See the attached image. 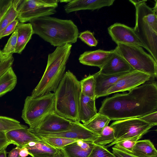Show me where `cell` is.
<instances>
[{
	"mask_svg": "<svg viewBox=\"0 0 157 157\" xmlns=\"http://www.w3.org/2000/svg\"><path fill=\"white\" fill-rule=\"evenodd\" d=\"M129 1L136 8L134 32L157 62V9L149 7L147 0Z\"/></svg>",
	"mask_w": 157,
	"mask_h": 157,
	"instance_id": "obj_5",
	"label": "cell"
},
{
	"mask_svg": "<svg viewBox=\"0 0 157 157\" xmlns=\"http://www.w3.org/2000/svg\"><path fill=\"white\" fill-rule=\"evenodd\" d=\"M21 0H12L11 6L0 23V33L9 24L17 18V7Z\"/></svg>",
	"mask_w": 157,
	"mask_h": 157,
	"instance_id": "obj_26",
	"label": "cell"
},
{
	"mask_svg": "<svg viewBox=\"0 0 157 157\" xmlns=\"http://www.w3.org/2000/svg\"><path fill=\"white\" fill-rule=\"evenodd\" d=\"M112 40L116 43L133 45L143 47L145 46L134 32L133 28L124 24L115 23L108 29Z\"/></svg>",
	"mask_w": 157,
	"mask_h": 157,
	"instance_id": "obj_12",
	"label": "cell"
},
{
	"mask_svg": "<svg viewBox=\"0 0 157 157\" xmlns=\"http://www.w3.org/2000/svg\"><path fill=\"white\" fill-rule=\"evenodd\" d=\"M55 95V111L73 121L79 122L78 112L81 88L80 81L70 71L65 72Z\"/></svg>",
	"mask_w": 157,
	"mask_h": 157,
	"instance_id": "obj_3",
	"label": "cell"
},
{
	"mask_svg": "<svg viewBox=\"0 0 157 157\" xmlns=\"http://www.w3.org/2000/svg\"><path fill=\"white\" fill-rule=\"evenodd\" d=\"M14 61L12 54L5 58L0 64V77L10 67Z\"/></svg>",
	"mask_w": 157,
	"mask_h": 157,
	"instance_id": "obj_35",
	"label": "cell"
},
{
	"mask_svg": "<svg viewBox=\"0 0 157 157\" xmlns=\"http://www.w3.org/2000/svg\"><path fill=\"white\" fill-rule=\"evenodd\" d=\"M63 155L61 152L56 157H63Z\"/></svg>",
	"mask_w": 157,
	"mask_h": 157,
	"instance_id": "obj_46",
	"label": "cell"
},
{
	"mask_svg": "<svg viewBox=\"0 0 157 157\" xmlns=\"http://www.w3.org/2000/svg\"><path fill=\"white\" fill-rule=\"evenodd\" d=\"M139 118L146 122L154 126L157 124V111Z\"/></svg>",
	"mask_w": 157,
	"mask_h": 157,
	"instance_id": "obj_38",
	"label": "cell"
},
{
	"mask_svg": "<svg viewBox=\"0 0 157 157\" xmlns=\"http://www.w3.org/2000/svg\"><path fill=\"white\" fill-rule=\"evenodd\" d=\"M128 72L105 75L101 74L98 72L93 74L95 81L96 99L105 96L109 89L119 79Z\"/></svg>",
	"mask_w": 157,
	"mask_h": 157,
	"instance_id": "obj_17",
	"label": "cell"
},
{
	"mask_svg": "<svg viewBox=\"0 0 157 157\" xmlns=\"http://www.w3.org/2000/svg\"><path fill=\"white\" fill-rule=\"evenodd\" d=\"M114 49L105 51L98 49L84 52L79 58V62L84 65L97 67L100 69L114 52Z\"/></svg>",
	"mask_w": 157,
	"mask_h": 157,
	"instance_id": "obj_16",
	"label": "cell"
},
{
	"mask_svg": "<svg viewBox=\"0 0 157 157\" xmlns=\"http://www.w3.org/2000/svg\"><path fill=\"white\" fill-rule=\"evenodd\" d=\"M20 149L17 147L13 149L9 153L8 157H20L19 154Z\"/></svg>",
	"mask_w": 157,
	"mask_h": 157,
	"instance_id": "obj_41",
	"label": "cell"
},
{
	"mask_svg": "<svg viewBox=\"0 0 157 157\" xmlns=\"http://www.w3.org/2000/svg\"><path fill=\"white\" fill-rule=\"evenodd\" d=\"M113 153L117 157H137L114 145L112 148Z\"/></svg>",
	"mask_w": 157,
	"mask_h": 157,
	"instance_id": "obj_39",
	"label": "cell"
},
{
	"mask_svg": "<svg viewBox=\"0 0 157 157\" xmlns=\"http://www.w3.org/2000/svg\"><path fill=\"white\" fill-rule=\"evenodd\" d=\"M7 57H5L3 55L2 52L1 50L0 49V64L5 58Z\"/></svg>",
	"mask_w": 157,
	"mask_h": 157,
	"instance_id": "obj_44",
	"label": "cell"
},
{
	"mask_svg": "<svg viewBox=\"0 0 157 157\" xmlns=\"http://www.w3.org/2000/svg\"><path fill=\"white\" fill-rule=\"evenodd\" d=\"M17 82V77L11 67L0 77V97L12 90Z\"/></svg>",
	"mask_w": 157,
	"mask_h": 157,
	"instance_id": "obj_25",
	"label": "cell"
},
{
	"mask_svg": "<svg viewBox=\"0 0 157 157\" xmlns=\"http://www.w3.org/2000/svg\"><path fill=\"white\" fill-rule=\"evenodd\" d=\"M72 46L71 44H66L56 47L53 52L48 54L46 68L41 78L32 92V97L55 92L65 73Z\"/></svg>",
	"mask_w": 157,
	"mask_h": 157,
	"instance_id": "obj_4",
	"label": "cell"
},
{
	"mask_svg": "<svg viewBox=\"0 0 157 157\" xmlns=\"http://www.w3.org/2000/svg\"><path fill=\"white\" fill-rule=\"evenodd\" d=\"M110 121L106 116L98 113L88 122L82 124L89 130L99 135L104 128L108 126Z\"/></svg>",
	"mask_w": 157,
	"mask_h": 157,
	"instance_id": "obj_24",
	"label": "cell"
},
{
	"mask_svg": "<svg viewBox=\"0 0 157 157\" xmlns=\"http://www.w3.org/2000/svg\"><path fill=\"white\" fill-rule=\"evenodd\" d=\"M132 154L137 157L157 156V150L149 140L137 141L133 148Z\"/></svg>",
	"mask_w": 157,
	"mask_h": 157,
	"instance_id": "obj_23",
	"label": "cell"
},
{
	"mask_svg": "<svg viewBox=\"0 0 157 157\" xmlns=\"http://www.w3.org/2000/svg\"><path fill=\"white\" fill-rule=\"evenodd\" d=\"M109 126L113 129L115 140L105 146L106 147L130 138L136 136L141 137L154 126L139 117L116 121Z\"/></svg>",
	"mask_w": 157,
	"mask_h": 157,
	"instance_id": "obj_9",
	"label": "cell"
},
{
	"mask_svg": "<svg viewBox=\"0 0 157 157\" xmlns=\"http://www.w3.org/2000/svg\"><path fill=\"white\" fill-rule=\"evenodd\" d=\"M24 147L28 149L29 155L32 157L56 156L61 152L60 150L53 147L40 139L33 146L26 145Z\"/></svg>",
	"mask_w": 157,
	"mask_h": 157,
	"instance_id": "obj_22",
	"label": "cell"
},
{
	"mask_svg": "<svg viewBox=\"0 0 157 157\" xmlns=\"http://www.w3.org/2000/svg\"><path fill=\"white\" fill-rule=\"evenodd\" d=\"M15 29L18 34L16 46L14 53L21 54L34 34L31 24L18 23Z\"/></svg>",
	"mask_w": 157,
	"mask_h": 157,
	"instance_id": "obj_21",
	"label": "cell"
},
{
	"mask_svg": "<svg viewBox=\"0 0 157 157\" xmlns=\"http://www.w3.org/2000/svg\"><path fill=\"white\" fill-rule=\"evenodd\" d=\"M26 126L21 124L19 121L14 119L0 116V132L6 133L11 130L23 128Z\"/></svg>",
	"mask_w": 157,
	"mask_h": 157,
	"instance_id": "obj_30",
	"label": "cell"
},
{
	"mask_svg": "<svg viewBox=\"0 0 157 157\" xmlns=\"http://www.w3.org/2000/svg\"><path fill=\"white\" fill-rule=\"evenodd\" d=\"M12 0H0V23L12 4Z\"/></svg>",
	"mask_w": 157,
	"mask_h": 157,
	"instance_id": "obj_37",
	"label": "cell"
},
{
	"mask_svg": "<svg viewBox=\"0 0 157 157\" xmlns=\"http://www.w3.org/2000/svg\"><path fill=\"white\" fill-rule=\"evenodd\" d=\"M6 135L10 144H15L20 148L31 141H37L40 140L29 131L27 126L10 131L6 133Z\"/></svg>",
	"mask_w": 157,
	"mask_h": 157,
	"instance_id": "obj_19",
	"label": "cell"
},
{
	"mask_svg": "<svg viewBox=\"0 0 157 157\" xmlns=\"http://www.w3.org/2000/svg\"><path fill=\"white\" fill-rule=\"evenodd\" d=\"M115 140L113 129L108 125L105 127L101 134L93 141L95 145L105 146Z\"/></svg>",
	"mask_w": 157,
	"mask_h": 157,
	"instance_id": "obj_28",
	"label": "cell"
},
{
	"mask_svg": "<svg viewBox=\"0 0 157 157\" xmlns=\"http://www.w3.org/2000/svg\"><path fill=\"white\" fill-rule=\"evenodd\" d=\"M6 149L4 148L0 151V157H7V152Z\"/></svg>",
	"mask_w": 157,
	"mask_h": 157,
	"instance_id": "obj_43",
	"label": "cell"
},
{
	"mask_svg": "<svg viewBox=\"0 0 157 157\" xmlns=\"http://www.w3.org/2000/svg\"><path fill=\"white\" fill-rule=\"evenodd\" d=\"M51 137H61L76 140L93 141L99 135L95 134L85 127L80 122H75L70 129L55 133L35 135Z\"/></svg>",
	"mask_w": 157,
	"mask_h": 157,
	"instance_id": "obj_13",
	"label": "cell"
},
{
	"mask_svg": "<svg viewBox=\"0 0 157 157\" xmlns=\"http://www.w3.org/2000/svg\"><path fill=\"white\" fill-rule=\"evenodd\" d=\"M57 156H48L46 157H56Z\"/></svg>",
	"mask_w": 157,
	"mask_h": 157,
	"instance_id": "obj_47",
	"label": "cell"
},
{
	"mask_svg": "<svg viewBox=\"0 0 157 157\" xmlns=\"http://www.w3.org/2000/svg\"><path fill=\"white\" fill-rule=\"evenodd\" d=\"M54 148L61 149L65 146L77 141L76 140L61 137L36 136Z\"/></svg>",
	"mask_w": 157,
	"mask_h": 157,
	"instance_id": "obj_27",
	"label": "cell"
},
{
	"mask_svg": "<svg viewBox=\"0 0 157 157\" xmlns=\"http://www.w3.org/2000/svg\"><path fill=\"white\" fill-rule=\"evenodd\" d=\"M37 141H31L27 145L29 147H32L34 146L36 144L37 142Z\"/></svg>",
	"mask_w": 157,
	"mask_h": 157,
	"instance_id": "obj_45",
	"label": "cell"
},
{
	"mask_svg": "<svg viewBox=\"0 0 157 157\" xmlns=\"http://www.w3.org/2000/svg\"><path fill=\"white\" fill-rule=\"evenodd\" d=\"M94 145L93 141L78 140L60 150L65 157H88Z\"/></svg>",
	"mask_w": 157,
	"mask_h": 157,
	"instance_id": "obj_18",
	"label": "cell"
},
{
	"mask_svg": "<svg viewBox=\"0 0 157 157\" xmlns=\"http://www.w3.org/2000/svg\"></svg>",
	"mask_w": 157,
	"mask_h": 157,
	"instance_id": "obj_50",
	"label": "cell"
},
{
	"mask_svg": "<svg viewBox=\"0 0 157 157\" xmlns=\"http://www.w3.org/2000/svg\"><path fill=\"white\" fill-rule=\"evenodd\" d=\"M114 0H69L64 6L67 13L82 10H94L111 6Z\"/></svg>",
	"mask_w": 157,
	"mask_h": 157,
	"instance_id": "obj_15",
	"label": "cell"
},
{
	"mask_svg": "<svg viewBox=\"0 0 157 157\" xmlns=\"http://www.w3.org/2000/svg\"><path fill=\"white\" fill-rule=\"evenodd\" d=\"M157 157V156H156V157Z\"/></svg>",
	"mask_w": 157,
	"mask_h": 157,
	"instance_id": "obj_49",
	"label": "cell"
},
{
	"mask_svg": "<svg viewBox=\"0 0 157 157\" xmlns=\"http://www.w3.org/2000/svg\"><path fill=\"white\" fill-rule=\"evenodd\" d=\"M63 157H65L63 155Z\"/></svg>",
	"mask_w": 157,
	"mask_h": 157,
	"instance_id": "obj_48",
	"label": "cell"
},
{
	"mask_svg": "<svg viewBox=\"0 0 157 157\" xmlns=\"http://www.w3.org/2000/svg\"><path fill=\"white\" fill-rule=\"evenodd\" d=\"M17 32L16 30L13 32L3 49L1 51L4 56L7 57L14 53L16 46Z\"/></svg>",
	"mask_w": 157,
	"mask_h": 157,
	"instance_id": "obj_31",
	"label": "cell"
},
{
	"mask_svg": "<svg viewBox=\"0 0 157 157\" xmlns=\"http://www.w3.org/2000/svg\"><path fill=\"white\" fill-rule=\"evenodd\" d=\"M156 111L157 86L153 82L142 84L128 93L106 98L98 113L116 121L140 117Z\"/></svg>",
	"mask_w": 157,
	"mask_h": 157,
	"instance_id": "obj_1",
	"label": "cell"
},
{
	"mask_svg": "<svg viewBox=\"0 0 157 157\" xmlns=\"http://www.w3.org/2000/svg\"><path fill=\"white\" fill-rule=\"evenodd\" d=\"M33 33L54 47L76 43L78 36L77 26L70 20L44 16L29 21Z\"/></svg>",
	"mask_w": 157,
	"mask_h": 157,
	"instance_id": "obj_2",
	"label": "cell"
},
{
	"mask_svg": "<svg viewBox=\"0 0 157 157\" xmlns=\"http://www.w3.org/2000/svg\"><path fill=\"white\" fill-rule=\"evenodd\" d=\"M114 49L122 56L135 71L150 75H157V62L151 55L139 46L119 43Z\"/></svg>",
	"mask_w": 157,
	"mask_h": 157,
	"instance_id": "obj_6",
	"label": "cell"
},
{
	"mask_svg": "<svg viewBox=\"0 0 157 157\" xmlns=\"http://www.w3.org/2000/svg\"><path fill=\"white\" fill-rule=\"evenodd\" d=\"M19 22L18 19H16L8 25L0 33V39L13 32Z\"/></svg>",
	"mask_w": 157,
	"mask_h": 157,
	"instance_id": "obj_36",
	"label": "cell"
},
{
	"mask_svg": "<svg viewBox=\"0 0 157 157\" xmlns=\"http://www.w3.org/2000/svg\"><path fill=\"white\" fill-rule=\"evenodd\" d=\"M95 100L81 94L78 112L79 122H88L97 113Z\"/></svg>",
	"mask_w": 157,
	"mask_h": 157,
	"instance_id": "obj_20",
	"label": "cell"
},
{
	"mask_svg": "<svg viewBox=\"0 0 157 157\" xmlns=\"http://www.w3.org/2000/svg\"><path fill=\"white\" fill-rule=\"evenodd\" d=\"M59 2L57 0H21L17 7V18L24 23L54 14Z\"/></svg>",
	"mask_w": 157,
	"mask_h": 157,
	"instance_id": "obj_8",
	"label": "cell"
},
{
	"mask_svg": "<svg viewBox=\"0 0 157 157\" xmlns=\"http://www.w3.org/2000/svg\"><path fill=\"white\" fill-rule=\"evenodd\" d=\"M55 111V95L48 93L38 97L31 96L26 98L21 117L31 127L48 114Z\"/></svg>",
	"mask_w": 157,
	"mask_h": 157,
	"instance_id": "obj_7",
	"label": "cell"
},
{
	"mask_svg": "<svg viewBox=\"0 0 157 157\" xmlns=\"http://www.w3.org/2000/svg\"><path fill=\"white\" fill-rule=\"evenodd\" d=\"M88 157H116L105 146L95 145Z\"/></svg>",
	"mask_w": 157,
	"mask_h": 157,
	"instance_id": "obj_32",
	"label": "cell"
},
{
	"mask_svg": "<svg viewBox=\"0 0 157 157\" xmlns=\"http://www.w3.org/2000/svg\"><path fill=\"white\" fill-rule=\"evenodd\" d=\"M75 122L54 111L45 116L33 126L28 128V130L34 135L59 132L69 129Z\"/></svg>",
	"mask_w": 157,
	"mask_h": 157,
	"instance_id": "obj_10",
	"label": "cell"
},
{
	"mask_svg": "<svg viewBox=\"0 0 157 157\" xmlns=\"http://www.w3.org/2000/svg\"><path fill=\"white\" fill-rule=\"evenodd\" d=\"M19 154L20 157H26L29 155L28 149L25 147L20 149Z\"/></svg>",
	"mask_w": 157,
	"mask_h": 157,
	"instance_id": "obj_42",
	"label": "cell"
},
{
	"mask_svg": "<svg viewBox=\"0 0 157 157\" xmlns=\"http://www.w3.org/2000/svg\"><path fill=\"white\" fill-rule=\"evenodd\" d=\"M10 143L7 139L5 132H0V151L6 148Z\"/></svg>",
	"mask_w": 157,
	"mask_h": 157,
	"instance_id": "obj_40",
	"label": "cell"
},
{
	"mask_svg": "<svg viewBox=\"0 0 157 157\" xmlns=\"http://www.w3.org/2000/svg\"><path fill=\"white\" fill-rule=\"evenodd\" d=\"M78 37L90 47H95L98 44V41L94 37V33L89 31L80 33Z\"/></svg>",
	"mask_w": 157,
	"mask_h": 157,
	"instance_id": "obj_34",
	"label": "cell"
},
{
	"mask_svg": "<svg viewBox=\"0 0 157 157\" xmlns=\"http://www.w3.org/2000/svg\"><path fill=\"white\" fill-rule=\"evenodd\" d=\"M141 138L140 136H136L130 138L119 142L115 144V145L132 153L135 144Z\"/></svg>",
	"mask_w": 157,
	"mask_h": 157,
	"instance_id": "obj_33",
	"label": "cell"
},
{
	"mask_svg": "<svg viewBox=\"0 0 157 157\" xmlns=\"http://www.w3.org/2000/svg\"><path fill=\"white\" fill-rule=\"evenodd\" d=\"M151 76L136 71L129 72L119 79L107 91L105 96L112 93L129 91L150 80Z\"/></svg>",
	"mask_w": 157,
	"mask_h": 157,
	"instance_id": "obj_11",
	"label": "cell"
},
{
	"mask_svg": "<svg viewBox=\"0 0 157 157\" xmlns=\"http://www.w3.org/2000/svg\"><path fill=\"white\" fill-rule=\"evenodd\" d=\"M114 51L113 54L98 72L103 75H109L134 71L126 61L114 50Z\"/></svg>",
	"mask_w": 157,
	"mask_h": 157,
	"instance_id": "obj_14",
	"label": "cell"
},
{
	"mask_svg": "<svg viewBox=\"0 0 157 157\" xmlns=\"http://www.w3.org/2000/svg\"><path fill=\"white\" fill-rule=\"evenodd\" d=\"M82 94L96 99L95 81L93 75H90L80 81Z\"/></svg>",
	"mask_w": 157,
	"mask_h": 157,
	"instance_id": "obj_29",
	"label": "cell"
}]
</instances>
